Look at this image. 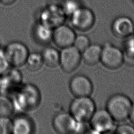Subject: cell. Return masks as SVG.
Here are the masks:
<instances>
[{"label":"cell","instance_id":"6da1fadb","mask_svg":"<svg viewBox=\"0 0 134 134\" xmlns=\"http://www.w3.org/2000/svg\"><path fill=\"white\" fill-rule=\"evenodd\" d=\"M13 97L15 109L23 113L36 109L41 99L39 88L32 83L23 84Z\"/></svg>","mask_w":134,"mask_h":134},{"label":"cell","instance_id":"7a4b0ae2","mask_svg":"<svg viewBox=\"0 0 134 134\" xmlns=\"http://www.w3.org/2000/svg\"><path fill=\"white\" fill-rule=\"evenodd\" d=\"M132 105L130 99L127 96L117 94L109 98L106 105V110L114 121L121 122L129 117Z\"/></svg>","mask_w":134,"mask_h":134},{"label":"cell","instance_id":"3957f363","mask_svg":"<svg viewBox=\"0 0 134 134\" xmlns=\"http://www.w3.org/2000/svg\"><path fill=\"white\" fill-rule=\"evenodd\" d=\"M95 105L89 96L76 97L69 106V113L77 121L86 123L90 121L95 111Z\"/></svg>","mask_w":134,"mask_h":134},{"label":"cell","instance_id":"277c9868","mask_svg":"<svg viewBox=\"0 0 134 134\" xmlns=\"http://www.w3.org/2000/svg\"><path fill=\"white\" fill-rule=\"evenodd\" d=\"M52 123L54 130L59 133H79L85 130V123L76 121L69 113H58L53 117Z\"/></svg>","mask_w":134,"mask_h":134},{"label":"cell","instance_id":"5b68a950","mask_svg":"<svg viewBox=\"0 0 134 134\" xmlns=\"http://www.w3.org/2000/svg\"><path fill=\"white\" fill-rule=\"evenodd\" d=\"M66 15L60 3L52 2L41 10L39 15V21L53 29L64 24Z\"/></svg>","mask_w":134,"mask_h":134},{"label":"cell","instance_id":"8992f818","mask_svg":"<svg viewBox=\"0 0 134 134\" xmlns=\"http://www.w3.org/2000/svg\"><path fill=\"white\" fill-rule=\"evenodd\" d=\"M3 50L9 66L16 68L25 64L29 54L27 46L18 41L8 43Z\"/></svg>","mask_w":134,"mask_h":134},{"label":"cell","instance_id":"52a82bcc","mask_svg":"<svg viewBox=\"0 0 134 134\" xmlns=\"http://www.w3.org/2000/svg\"><path fill=\"white\" fill-rule=\"evenodd\" d=\"M23 84L21 73L11 67L0 75V94L8 96H13Z\"/></svg>","mask_w":134,"mask_h":134},{"label":"cell","instance_id":"ba28073f","mask_svg":"<svg viewBox=\"0 0 134 134\" xmlns=\"http://www.w3.org/2000/svg\"><path fill=\"white\" fill-rule=\"evenodd\" d=\"M82 55L81 52L73 45L62 49L60 52L61 68L66 73H72L79 66Z\"/></svg>","mask_w":134,"mask_h":134},{"label":"cell","instance_id":"9c48e42d","mask_svg":"<svg viewBox=\"0 0 134 134\" xmlns=\"http://www.w3.org/2000/svg\"><path fill=\"white\" fill-rule=\"evenodd\" d=\"M71 23L73 27L81 31L90 29L95 23V15L90 8L81 6L71 16Z\"/></svg>","mask_w":134,"mask_h":134},{"label":"cell","instance_id":"30bf717a","mask_svg":"<svg viewBox=\"0 0 134 134\" xmlns=\"http://www.w3.org/2000/svg\"><path fill=\"white\" fill-rule=\"evenodd\" d=\"M100 61L109 69H117L120 68L124 62V54L119 48L107 44L102 48Z\"/></svg>","mask_w":134,"mask_h":134},{"label":"cell","instance_id":"8fae6325","mask_svg":"<svg viewBox=\"0 0 134 134\" xmlns=\"http://www.w3.org/2000/svg\"><path fill=\"white\" fill-rule=\"evenodd\" d=\"M93 130L95 133H106L113 128L114 120L106 109L95 110L90 120Z\"/></svg>","mask_w":134,"mask_h":134},{"label":"cell","instance_id":"7c38bea8","mask_svg":"<svg viewBox=\"0 0 134 134\" xmlns=\"http://www.w3.org/2000/svg\"><path fill=\"white\" fill-rule=\"evenodd\" d=\"M75 37L76 35L73 29L64 24L53 29L52 41L60 48L73 46Z\"/></svg>","mask_w":134,"mask_h":134},{"label":"cell","instance_id":"4fadbf2b","mask_svg":"<svg viewBox=\"0 0 134 134\" xmlns=\"http://www.w3.org/2000/svg\"><path fill=\"white\" fill-rule=\"evenodd\" d=\"M69 88L71 93L76 97L90 96L93 92V84L85 75L77 74L71 79Z\"/></svg>","mask_w":134,"mask_h":134},{"label":"cell","instance_id":"5bb4252c","mask_svg":"<svg viewBox=\"0 0 134 134\" xmlns=\"http://www.w3.org/2000/svg\"><path fill=\"white\" fill-rule=\"evenodd\" d=\"M12 120V133L30 134L35 130L32 119L25 114L16 115Z\"/></svg>","mask_w":134,"mask_h":134},{"label":"cell","instance_id":"9a60e30c","mask_svg":"<svg viewBox=\"0 0 134 134\" xmlns=\"http://www.w3.org/2000/svg\"><path fill=\"white\" fill-rule=\"evenodd\" d=\"M111 29L113 33L120 38L131 36L134 31V24L130 18L127 16H120L113 22Z\"/></svg>","mask_w":134,"mask_h":134},{"label":"cell","instance_id":"2e32d148","mask_svg":"<svg viewBox=\"0 0 134 134\" xmlns=\"http://www.w3.org/2000/svg\"><path fill=\"white\" fill-rule=\"evenodd\" d=\"M52 29L40 22L35 24L32 30V35L35 40L42 44H48L52 40Z\"/></svg>","mask_w":134,"mask_h":134},{"label":"cell","instance_id":"e0dca14e","mask_svg":"<svg viewBox=\"0 0 134 134\" xmlns=\"http://www.w3.org/2000/svg\"><path fill=\"white\" fill-rule=\"evenodd\" d=\"M102 48L98 44L89 45L83 52L82 57L84 62L89 65H94L100 61Z\"/></svg>","mask_w":134,"mask_h":134},{"label":"cell","instance_id":"ac0fdd59","mask_svg":"<svg viewBox=\"0 0 134 134\" xmlns=\"http://www.w3.org/2000/svg\"><path fill=\"white\" fill-rule=\"evenodd\" d=\"M41 54L43 64L51 68L59 65L60 52L56 48L52 47H46Z\"/></svg>","mask_w":134,"mask_h":134},{"label":"cell","instance_id":"d6986e66","mask_svg":"<svg viewBox=\"0 0 134 134\" xmlns=\"http://www.w3.org/2000/svg\"><path fill=\"white\" fill-rule=\"evenodd\" d=\"M13 100L7 95L0 94V117H8L15 111Z\"/></svg>","mask_w":134,"mask_h":134},{"label":"cell","instance_id":"ffe728a7","mask_svg":"<svg viewBox=\"0 0 134 134\" xmlns=\"http://www.w3.org/2000/svg\"><path fill=\"white\" fill-rule=\"evenodd\" d=\"M25 64L27 69L31 72L39 70L43 64L41 54L38 52L29 53Z\"/></svg>","mask_w":134,"mask_h":134},{"label":"cell","instance_id":"44dd1931","mask_svg":"<svg viewBox=\"0 0 134 134\" xmlns=\"http://www.w3.org/2000/svg\"><path fill=\"white\" fill-rule=\"evenodd\" d=\"M60 4L66 16H70L76 9L82 6L78 0H63Z\"/></svg>","mask_w":134,"mask_h":134},{"label":"cell","instance_id":"7402d4cb","mask_svg":"<svg viewBox=\"0 0 134 134\" xmlns=\"http://www.w3.org/2000/svg\"><path fill=\"white\" fill-rule=\"evenodd\" d=\"M90 44V40L87 36L83 35L76 36L73 46L81 52H83Z\"/></svg>","mask_w":134,"mask_h":134},{"label":"cell","instance_id":"603a6c76","mask_svg":"<svg viewBox=\"0 0 134 134\" xmlns=\"http://www.w3.org/2000/svg\"><path fill=\"white\" fill-rule=\"evenodd\" d=\"M12 133V120L8 117H0V133Z\"/></svg>","mask_w":134,"mask_h":134},{"label":"cell","instance_id":"cb8c5ba5","mask_svg":"<svg viewBox=\"0 0 134 134\" xmlns=\"http://www.w3.org/2000/svg\"><path fill=\"white\" fill-rule=\"evenodd\" d=\"M115 133L117 134H134V127L127 124H122L117 127Z\"/></svg>","mask_w":134,"mask_h":134},{"label":"cell","instance_id":"d4e9b609","mask_svg":"<svg viewBox=\"0 0 134 134\" xmlns=\"http://www.w3.org/2000/svg\"><path fill=\"white\" fill-rule=\"evenodd\" d=\"M9 66L5 57L4 50L0 48V75L4 73Z\"/></svg>","mask_w":134,"mask_h":134},{"label":"cell","instance_id":"484cf974","mask_svg":"<svg viewBox=\"0 0 134 134\" xmlns=\"http://www.w3.org/2000/svg\"><path fill=\"white\" fill-rule=\"evenodd\" d=\"M17 0H0V4L5 6H9L13 4Z\"/></svg>","mask_w":134,"mask_h":134},{"label":"cell","instance_id":"4316f807","mask_svg":"<svg viewBox=\"0 0 134 134\" xmlns=\"http://www.w3.org/2000/svg\"><path fill=\"white\" fill-rule=\"evenodd\" d=\"M129 118L131 122L134 125V103L132 105V107L130 111Z\"/></svg>","mask_w":134,"mask_h":134},{"label":"cell","instance_id":"83f0119b","mask_svg":"<svg viewBox=\"0 0 134 134\" xmlns=\"http://www.w3.org/2000/svg\"><path fill=\"white\" fill-rule=\"evenodd\" d=\"M132 41H133V43L134 44V36L133 37H132Z\"/></svg>","mask_w":134,"mask_h":134},{"label":"cell","instance_id":"f1b7e54d","mask_svg":"<svg viewBox=\"0 0 134 134\" xmlns=\"http://www.w3.org/2000/svg\"></svg>","mask_w":134,"mask_h":134}]
</instances>
